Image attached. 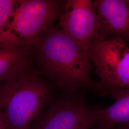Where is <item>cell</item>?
Listing matches in <instances>:
<instances>
[{
    "label": "cell",
    "mask_w": 129,
    "mask_h": 129,
    "mask_svg": "<svg viewBox=\"0 0 129 129\" xmlns=\"http://www.w3.org/2000/svg\"><path fill=\"white\" fill-rule=\"evenodd\" d=\"M43 73L63 92L93 88L103 95L99 82L90 75L88 54L61 28L51 26L34 46Z\"/></svg>",
    "instance_id": "1"
},
{
    "label": "cell",
    "mask_w": 129,
    "mask_h": 129,
    "mask_svg": "<svg viewBox=\"0 0 129 129\" xmlns=\"http://www.w3.org/2000/svg\"><path fill=\"white\" fill-rule=\"evenodd\" d=\"M53 88L27 69L0 84V112L6 129H29L51 100Z\"/></svg>",
    "instance_id": "2"
},
{
    "label": "cell",
    "mask_w": 129,
    "mask_h": 129,
    "mask_svg": "<svg viewBox=\"0 0 129 129\" xmlns=\"http://www.w3.org/2000/svg\"><path fill=\"white\" fill-rule=\"evenodd\" d=\"M64 1H18L9 21L0 32V44L34 47L42 34L59 19Z\"/></svg>",
    "instance_id": "3"
},
{
    "label": "cell",
    "mask_w": 129,
    "mask_h": 129,
    "mask_svg": "<svg viewBox=\"0 0 129 129\" xmlns=\"http://www.w3.org/2000/svg\"><path fill=\"white\" fill-rule=\"evenodd\" d=\"M103 95L129 88V43L121 37L95 38L88 50Z\"/></svg>",
    "instance_id": "4"
},
{
    "label": "cell",
    "mask_w": 129,
    "mask_h": 129,
    "mask_svg": "<svg viewBox=\"0 0 129 129\" xmlns=\"http://www.w3.org/2000/svg\"><path fill=\"white\" fill-rule=\"evenodd\" d=\"M97 109L79 92H63L35 120L29 129H79L97 122Z\"/></svg>",
    "instance_id": "5"
},
{
    "label": "cell",
    "mask_w": 129,
    "mask_h": 129,
    "mask_svg": "<svg viewBox=\"0 0 129 129\" xmlns=\"http://www.w3.org/2000/svg\"><path fill=\"white\" fill-rule=\"evenodd\" d=\"M59 27L88 55V50L98 37V17L91 0L64 1L59 18Z\"/></svg>",
    "instance_id": "6"
},
{
    "label": "cell",
    "mask_w": 129,
    "mask_h": 129,
    "mask_svg": "<svg viewBox=\"0 0 129 129\" xmlns=\"http://www.w3.org/2000/svg\"><path fill=\"white\" fill-rule=\"evenodd\" d=\"M101 39L117 37L124 39L129 34V6L123 0H95Z\"/></svg>",
    "instance_id": "7"
},
{
    "label": "cell",
    "mask_w": 129,
    "mask_h": 129,
    "mask_svg": "<svg viewBox=\"0 0 129 129\" xmlns=\"http://www.w3.org/2000/svg\"><path fill=\"white\" fill-rule=\"evenodd\" d=\"M31 46H6L0 44V82L28 69Z\"/></svg>",
    "instance_id": "8"
},
{
    "label": "cell",
    "mask_w": 129,
    "mask_h": 129,
    "mask_svg": "<svg viewBox=\"0 0 129 129\" xmlns=\"http://www.w3.org/2000/svg\"><path fill=\"white\" fill-rule=\"evenodd\" d=\"M109 94L115 101L106 108L97 109V123L111 127L129 123V88L111 91Z\"/></svg>",
    "instance_id": "9"
},
{
    "label": "cell",
    "mask_w": 129,
    "mask_h": 129,
    "mask_svg": "<svg viewBox=\"0 0 129 129\" xmlns=\"http://www.w3.org/2000/svg\"><path fill=\"white\" fill-rule=\"evenodd\" d=\"M18 1L0 0V32L9 21Z\"/></svg>",
    "instance_id": "10"
},
{
    "label": "cell",
    "mask_w": 129,
    "mask_h": 129,
    "mask_svg": "<svg viewBox=\"0 0 129 129\" xmlns=\"http://www.w3.org/2000/svg\"><path fill=\"white\" fill-rule=\"evenodd\" d=\"M79 129H112V127L95 123L92 124L88 125Z\"/></svg>",
    "instance_id": "11"
},
{
    "label": "cell",
    "mask_w": 129,
    "mask_h": 129,
    "mask_svg": "<svg viewBox=\"0 0 129 129\" xmlns=\"http://www.w3.org/2000/svg\"><path fill=\"white\" fill-rule=\"evenodd\" d=\"M112 129H129V123L117 125L112 127Z\"/></svg>",
    "instance_id": "12"
},
{
    "label": "cell",
    "mask_w": 129,
    "mask_h": 129,
    "mask_svg": "<svg viewBox=\"0 0 129 129\" xmlns=\"http://www.w3.org/2000/svg\"><path fill=\"white\" fill-rule=\"evenodd\" d=\"M0 129H6L4 120L0 112Z\"/></svg>",
    "instance_id": "13"
},
{
    "label": "cell",
    "mask_w": 129,
    "mask_h": 129,
    "mask_svg": "<svg viewBox=\"0 0 129 129\" xmlns=\"http://www.w3.org/2000/svg\"><path fill=\"white\" fill-rule=\"evenodd\" d=\"M124 40L126 41L128 43H129V34L127 35V36L125 37Z\"/></svg>",
    "instance_id": "14"
},
{
    "label": "cell",
    "mask_w": 129,
    "mask_h": 129,
    "mask_svg": "<svg viewBox=\"0 0 129 129\" xmlns=\"http://www.w3.org/2000/svg\"><path fill=\"white\" fill-rule=\"evenodd\" d=\"M125 4L129 6V0H123Z\"/></svg>",
    "instance_id": "15"
}]
</instances>
